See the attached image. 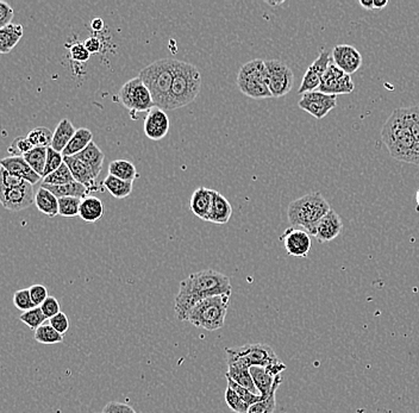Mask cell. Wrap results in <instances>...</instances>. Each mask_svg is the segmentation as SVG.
Returning a JSON list of instances; mask_svg holds the SVG:
<instances>
[{
	"label": "cell",
	"mask_w": 419,
	"mask_h": 413,
	"mask_svg": "<svg viewBox=\"0 0 419 413\" xmlns=\"http://www.w3.org/2000/svg\"><path fill=\"white\" fill-rule=\"evenodd\" d=\"M354 81L351 75L343 72L336 64L331 61L328 67L327 72L322 79V84L319 86L318 91L329 94V96H341V94H351L354 91Z\"/></svg>",
	"instance_id": "12"
},
{
	"label": "cell",
	"mask_w": 419,
	"mask_h": 413,
	"mask_svg": "<svg viewBox=\"0 0 419 413\" xmlns=\"http://www.w3.org/2000/svg\"><path fill=\"white\" fill-rule=\"evenodd\" d=\"M13 304L16 306V309L20 310V311H23V312H27L29 310L36 307L35 304H34L33 299H31L30 289H23L17 291V292L13 294Z\"/></svg>",
	"instance_id": "46"
},
{
	"label": "cell",
	"mask_w": 419,
	"mask_h": 413,
	"mask_svg": "<svg viewBox=\"0 0 419 413\" xmlns=\"http://www.w3.org/2000/svg\"><path fill=\"white\" fill-rule=\"evenodd\" d=\"M92 142L93 133H91V130L86 128L78 129L77 133L73 136L65 150L62 152V155L65 157H77L78 154L85 150Z\"/></svg>",
	"instance_id": "30"
},
{
	"label": "cell",
	"mask_w": 419,
	"mask_h": 413,
	"mask_svg": "<svg viewBox=\"0 0 419 413\" xmlns=\"http://www.w3.org/2000/svg\"><path fill=\"white\" fill-rule=\"evenodd\" d=\"M40 307L42 312L45 313L47 319H52V317H55L57 314L61 312L59 301H57V298L52 297V296H49L47 300Z\"/></svg>",
	"instance_id": "47"
},
{
	"label": "cell",
	"mask_w": 419,
	"mask_h": 413,
	"mask_svg": "<svg viewBox=\"0 0 419 413\" xmlns=\"http://www.w3.org/2000/svg\"><path fill=\"white\" fill-rule=\"evenodd\" d=\"M226 403L236 413H248L250 406L231 387H226Z\"/></svg>",
	"instance_id": "42"
},
{
	"label": "cell",
	"mask_w": 419,
	"mask_h": 413,
	"mask_svg": "<svg viewBox=\"0 0 419 413\" xmlns=\"http://www.w3.org/2000/svg\"><path fill=\"white\" fill-rule=\"evenodd\" d=\"M65 164L68 166L75 181L86 186L91 192L96 191L97 179L93 177L92 172L87 168V166L84 162H81L75 157H65Z\"/></svg>",
	"instance_id": "21"
},
{
	"label": "cell",
	"mask_w": 419,
	"mask_h": 413,
	"mask_svg": "<svg viewBox=\"0 0 419 413\" xmlns=\"http://www.w3.org/2000/svg\"><path fill=\"white\" fill-rule=\"evenodd\" d=\"M267 4L272 5V6H279L282 4V1H278V3H273V1H267Z\"/></svg>",
	"instance_id": "58"
},
{
	"label": "cell",
	"mask_w": 419,
	"mask_h": 413,
	"mask_svg": "<svg viewBox=\"0 0 419 413\" xmlns=\"http://www.w3.org/2000/svg\"><path fill=\"white\" fill-rule=\"evenodd\" d=\"M226 377L233 379L238 385L242 386L244 389H249L250 392L255 394H260L256 386H255L253 377L250 374L249 368L238 365H228V373Z\"/></svg>",
	"instance_id": "31"
},
{
	"label": "cell",
	"mask_w": 419,
	"mask_h": 413,
	"mask_svg": "<svg viewBox=\"0 0 419 413\" xmlns=\"http://www.w3.org/2000/svg\"><path fill=\"white\" fill-rule=\"evenodd\" d=\"M214 199V189L199 187L194 191L190 201V209L196 216L207 222Z\"/></svg>",
	"instance_id": "20"
},
{
	"label": "cell",
	"mask_w": 419,
	"mask_h": 413,
	"mask_svg": "<svg viewBox=\"0 0 419 413\" xmlns=\"http://www.w3.org/2000/svg\"><path fill=\"white\" fill-rule=\"evenodd\" d=\"M388 5V0H374L375 10H383Z\"/></svg>",
	"instance_id": "55"
},
{
	"label": "cell",
	"mask_w": 419,
	"mask_h": 413,
	"mask_svg": "<svg viewBox=\"0 0 419 413\" xmlns=\"http://www.w3.org/2000/svg\"><path fill=\"white\" fill-rule=\"evenodd\" d=\"M331 61H332V57H331L330 50H328L327 48L321 49L318 57L314 61V64H311L305 74H304L298 91L300 96L305 94V93L318 91L319 86L322 84L323 77L327 72Z\"/></svg>",
	"instance_id": "13"
},
{
	"label": "cell",
	"mask_w": 419,
	"mask_h": 413,
	"mask_svg": "<svg viewBox=\"0 0 419 413\" xmlns=\"http://www.w3.org/2000/svg\"><path fill=\"white\" fill-rule=\"evenodd\" d=\"M69 52H71V57H72L73 60L78 61V62H86V61L89 60V57H91L89 50L86 49L85 45L82 43L73 45L69 48Z\"/></svg>",
	"instance_id": "51"
},
{
	"label": "cell",
	"mask_w": 419,
	"mask_h": 413,
	"mask_svg": "<svg viewBox=\"0 0 419 413\" xmlns=\"http://www.w3.org/2000/svg\"><path fill=\"white\" fill-rule=\"evenodd\" d=\"M109 174L121 180L133 182L138 177V171L131 161L115 160L109 165Z\"/></svg>",
	"instance_id": "33"
},
{
	"label": "cell",
	"mask_w": 419,
	"mask_h": 413,
	"mask_svg": "<svg viewBox=\"0 0 419 413\" xmlns=\"http://www.w3.org/2000/svg\"><path fill=\"white\" fill-rule=\"evenodd\" d=\"M337 105V96H329L321 91L305 93L299 101V108L311 116L322 119Z\"/></svg>",
	"instance_id": "14"
},
{
	"label": "cell",
	"mask_w": 419,
	"mask_h": 413,
	"mask_svg": "<svg viewBox=\"0 0 419 413\" xmlns=\"http://www.w3.org/2000/svg\"><path fill=\"white\" fill-rule=\"evenodd\" d=\"M13 16H15L13 8L5 0H0V29L11 24Z\"/></svg>",
	"instance_id": "50"
},
{
	"label": "cell",
	"mask_w": 419,
	"mask_h": 413,
	"mask_svg": "<svg viewBox=\"0 0 419 413\" xmlns=\"http://www.w3.org/2000/svg\"><path fill=\"white\" fill-rule=\"evenodd\" d=\"M202 89V75L194 64L177 60L167 110H177L191 104Z\"/></svg>",
	"instance_id": "6"
},
{
	"label": "cell",
	"mask_w": 419,
	"mask_h": 413,
	"mask_svg": "<svg viewBox=\"0 0 419 413\" xmlns=\"http://www.w3.org/2000/svg\"><path fill=\"white\" fill-rule=\"evenodd\" d=\"M41 187H45V189H48L54 196H57V198L74 197L79 198V199H84V198L89 197V193L91 192L86 186L80 184V182H78V181L69 182V184H61V186L41 184Z\"/></svg>",
	"instance_id": "25"
},
{
	"label": "cell",
	"mask_w": 419,
	"mask_h": 413,
	"mask_svg": "<svg viewBox=\"0 0 419 413\" xmlns=\"http://www.w3.org/2000/svg\"><path fill=\"white\" fill-rule=\"evenodd\" d=\"M84 45L89 50V54H97L101 50V42L97 37H89L84 42Z\"/></svg>",
	"instance_id": "53"
},
{
	"label": "cell",
	"mask_w": 419,
	"mask_h": 413,
	"mask_svg": "<svg viewBox=\"0 0 419 413\" xmlns=\"http://www.w3.org/2000/svg\"><path fill=\"white\" fill-rule=\"evenodd\" d=\"M416 203H417V211H419V189L416 193Z\"/></svg>",
	"instance_id": "57"
},
{
	"label": "cell",
	"mask_w": 419,
	"mask_h": 413,
	"mask_svg": "<svg viewBox=\"0 0 419 413\" xmlns=\"http://www.w3.org/2000/svg\"><path fill=\"white\" fill-rule=\"evenodd\" d=\"M332 62L343 72L349 75L359 71L362 66L363 59L358 49L349 45H339L331 52Z\"/></svg>",
	"instance_id": "16"
},
{
	"label": "cell",
	"mask_w": 419,
	"mask_h": 413,
	"mask_svg": "<svg viewBox=\"0 0 419 413\" xmlns=\"http://www.w3.org/2000/svg\"><path fill=\"white\" fill-rule=\"evenodd\" d=\"M118 101H121L125 108L129 110L133 118V115L149 113L152 108H155L149 89H147V86L138 77L130 79L122 86L118 92Z\"/></svg>",
	"instance_id": "10"
},
{
	"label": "cell",
	"mask_w": 419,
	"mask_h": 413,
	"mask_svg": "<svg viewBox=\"0 0 419 413\" xmlns=\"http://www.w3.org/2000/svg\"><path fill=\"white\" fill-rule=\"evenodd\" d=\"M238 89L253 99L273 98L268 86L266 61L255 59L243 64L237 75Z\"/></svg>",
	"instance_id": "9"
},
{
	"label": "cell",
	"mask_w": 419,
	"mask_h": 413,
	"mask_svg": "<svg viewBox=\"0 0 419 413\" xmlns=\"http://www.w3.org/2000/svg\"><path fill=\"white\" fill-rule=\"evenodd\" d=\"M330 210V205L323 197L322 193L311 192L288 205L287 217L292 226H302L311 235L323 217Z\"/></svg>",
	"instance_id": "5"
},
{
	"label": "cell",
	"mask_w": 419,
	"mask_h": 413,
	"mask_svg": "<svg viewBox=\"0 0 419 413\" xmlns=\"http://www.w3.org/2000/svg\"><path fill=\"white\" fill-rule=\"evenodd\" d=\"M101 413H136L131 406L118 403V401H110L108 405L104 406Z\"/></svg>",
	"instance_id": "52"
},
{
	"label": "cell",
	"mask_w": 419,
	"mask_h": 413,
	"mask_svg": "<svg viewBox=\"0 0 419 413\" xmlns=\"http://www.w3.org/2000/svg\"><path fill=\"white\" fill-rule=\"evenodd\" d=\"M47 154H48V148H40L35 147L31 149L29 153L25 154L24 160L28 162L29 166L35 171V172L42 177L45 174V165H47Z\"/></svg>",
	"instance_id": "34"
},
{
	"label": "cell",
	"mask_w": 419,
	"mask_h": 413,
	"mask_svg": "<svg viewBox=\"0 0 419 413\" xmlns=\"http://www.w3.org/2000/svg\"><path fill=\"white\" fill-rule=\"evenodd\" d=\"M77 130L72 124V122L69 121L68 118H64L62 121L57 124L55 131H54V137H52V147L55 149L59 153H62L65 150L66 147L68 145L69 142L72 140L73 136L75 135Z\"/></svg>",
	"instance_id": "27"
},
{
	"label": "cell",
	"mask_w": 419,
	"mask_h": 413,
	"mask_svg": "<svg viewBox=\"0 0 419 413\" xmlns=\"http://www.w3.org/2000/svg\"><path fill=\"white\" fill-rule=\"evenodd\" d=\"M103 184H104L105 189L109 191L110 194L116 199H124V198L129 197L133 192V182L121 180L111 174L105 177Z\"/></svg>",
	"instance_id": "32"
},
{
	"label": "cell",
	"mask_w": 419,
	"mask_h": 413,
	"mask_svg": "<svg viewBox=\"0 0 419 413\" xmlns=\"http://www.w3.org/2000/svg\"><path fill=\"white\" fill-rule=\"evenodd\" d=\"M249 370L260 394L263 398L268 397L270 392H272V389L274 387L277 377L279 375L275 377L265 367H250Z\"/></svg>",
	"instance_id": "28"
},
{
	"label": "cell",
	"mask_w": 419,
	"mask_h": 413,
	"mask_svg": "<svg viewBox=\"0 0 419 413\" xmlns=\"http://www.w3.org/2000/svg\"><path fill=\"white\" fill-rule=\"evenodd\" d=\"M226 382H228V386L234 389L235 392L242 398L243 400L246 401L248 405L251 406L261 401L263 399L261 394H255L253 392H250L249 389H244L241 385H238L237 382H235L233 379H230L229 377H226Z\"/></svg>",
	"instance_id": "43"
},
{
	"label": "cell",
	"mask_w": 419,
	"mask_h": 413,
	"mask_svg": "<svg viewBox=\"0 0 419 413\" xmlns=\"http://www.w3.org/2000/svg\"><path fill=\"white\" fill-rule=\"evenodd\" d=\"M281 382L282 377L279 375L270 396L263 398L261 401H258L254 405L250 406L248 413H274L275 407H277V398H275V396H277V391H278L279 386L281 385Z\"/></svg>",
	"instance_id": "35"
},
{
	"label": "cell",
	"mask_w": 419,
	"mask_h": 413,
	"mask_svg": "<svg viewBox=\"0 0 419 413\" xmlns=\"http://www.w3.org/2000/svg\"><path fill=\"white\" fill-rule=\"evenodd\" d=\"M27 137H28V140L31 142L34 147L49 148L52 145L54 133L50 129L45 128V126H37V128L30 130Z\"/></svg>",
	"instance_id": "37"
},
{
	"label": "cell",
	"mask_w": 419,
	"mask_h": 413,
	"mask_svg": "<svg viewBox=\"0 0 419 413\" xmlns=\"http://www.w3.org/2000/svg\"><path fill=\"white\" fill-rule=\"evenodd\" d=\"M64 164H65V157L62 155V153H59L55 149L49 147L48 154H47V165H45L43 177H48L49 174L57 171Z\"/></svg>",
	"instance_id": "45"
},
{
	"label": "cell",
	"mask_w": 419,
	"mask_h": 413,
	"mask_svg": "<svg viewBox=\"0 0 419 413\" xmlns=\"http://www.w3.org/2000/svg\"><path fill=\"white\" fill-rule=\"evenodd\" d=\"M279 240L285 245L287 254L293 257H307L312 247L310 233L295 226L287 228Z\"/></svg>",
	"instance_id": "15"
},
{
	"label": "cell",
	"mask_w": 419,
	"mask_h": 413,
	"mask_svg": "<svg viewBox=\"0 0 419 413\" xmlns=\"http://www.w3.org/2000/svg\"><path fill=\"white\" fill-rule=\"evenodd\" d=\"M233 215V206L224 196L214 189V199L207 222L214 224H226Z\"/></svg>",
	"instance_id": "22"
},
{
	"label": "cell",
	"mask_w": 419,
	"mask_h": 413,
	"mask_svg": "<svg viewBox=\"0 0 419 413\" xmlns=\"http://www.w3.org/2000/svg\"><path fill=\"white\" fill-rule=\"evenodd\" d=\"M222 294L231 296V284L226 274L219 273L214 269L191 274L190 277L180 282L174 305L175 316L179 321H187L191 311L198 303Z\"/></svg>",
	"instance_id": "1"
},
{
	"label": "cell",
	"mask_w": 419,
	"mask_h": 413,
	"mask_svg": "<svg viewBox=\"0 0 419 413\" xmlns=\"http://www.w3.org/2000/svg\"><path fill=\"white\" fill-rule=\"evenodd\" d=\"M360 5L366 10H374V0H368V1H360Z\"/></svg>",
	"instance_id": "56"
},
{
	"label": "cell",
	"mask_w": 419,
	"mask_h": 413,
	"mask_svg": "<svg viewBox=\"0 0 419 413\" xmlns=\"http://www.w3.org/2000/svg\"><path fill=\"white\" fill-rule=\"evenodd\" d=\"M34 184L1 168V189L0 201L5 209L18 212L35 204Z\"/></svg>",
	"instance_id": "8"
},
{
	"label": "cell",
	"mask_w": 419,
	"mask_h": 413,
	"mask_svg": "<svg viewBox=\"0 0 419 413\" xmlns=\"http://www.w3.org/2000/svg\"><path fill=\"white\" fill-rule=\"evenodd\" d=\"M49 323L52 325L54 329L57 330V333L61 335H65L69 329V319L67 314L64 312H60L55 317L49 319Z\"/></svg>",
	"instance_id": "49"
},
{
	"label": "cell",
	"mask_w": 419,
	"mask_h": 413,
	"mask_svg": "<svg viewBox=\"0 0 419 413\" xmlns=\"http://www.w3.org/2000/svg\"><path fill=\"white\" fill-rule=\"evenodd\" d=\"M75 157L79 159L81 162H84L87 166V168L92 172L93 177L98 179V177L101 175V169H103L105 154L94 142L89 143V147L85 150H82L80 154H78Z\"/></svg>",
	"instance_id": "23"
},
{
	"label": "cell",
	"mask_w": 419,
	"mask_h": 413,
	"mask_svg": "<svg viewBox=\"0 0 419 413\" xmlns=\"http://www.w3.org/2000/svg\"><path fill=\"white\" fill-rule=\"evenodd\" d=\"M403 113L407 124L411 129L412 135H413V138H415L419 154V106L403 108Z\"/></svg>",
	"instance_id": "41"
},
{
	"label": "cell",
	"mask_w": 419,
	"mask_h": 413,
	"mask_svg": "<svg viewBox=\"0 0 419 413\" xmlns=\"http://www.w3.org/2000/svg\"><path fill=\"white\" fill-rule=\"evenodd\" d=\"M104 211L103 201L99 198L89 196L81 201L79 217L86 223H96L104 216Z\"/></svg>",
	"instance_id": "24"
},
{
	"label": "cell",
	"mask_w": 419,
	"mask_h": 413,
	"mask_svg": "<svg viewBox=\"0 0 419 413\" xmlns=\"http://www.w3.org/2000/svg\"><path fill=\"white\" fill-rule=\"evenodd\" d=\"M383 143L395 160L419 166V154L411 129L404 117L403 108H397L381 130Z\"/></svg>",
	"instance_id": "2"
},
{
	"label": "cell",
	"mask_w": 419,
	"mask_h": 413,
	"mask_svg": "<svg viewBox=\"0 0 419 413\" xmlns=\"http://www.w3.org/2000/svg\"><path fill=\"white\" fill-rule=\"evenodd\" d=\"M230 294L214 296L198 303L189 316V321L196 328L207 331L222 329L229 307Z\"/></svg>",
	"instance_id": "7"
},
{
	"label": "cell",
	"mask_w": 419,
	"mask_h": 413,
	"mask_svg": "<svg viewBox=\"0 0 419 413\" xmlns=\"http://www.w3.org/2000/svg\"><path fill=\"white\" fill-rule=\"evenodd\" d=\"M75 179L73 177L72 172L68 166L64 164L60 168L55 172L49 174L48 177H43L41 184H52V186H61V184L74 182Z\"/></svg>",
	"instance_id": "38"
},
{
	"label": "cell",
	"mask_w": 419,
	"mask_h": 413,
	"mask_svg": "<svg viewBox=\"0 0 419 413\" xmlns=\"http://www.w3.org/2000/svg\"><path fill=\"white\" fill-rule=\"evenodd\" d=\"M29 289H30V296H31V299H33L34 304L36 307L42 305L47 300V298L49 297L48 289H45V286L33 285Z\"/></svg>",
	"instance_id": "48"
},
{
	"label": "cell",
	"mask_w": 419,
	"mask_h": 413,
	"mask_svg": "<svg viewBox=\"0 0 419 413\" xmlns=\"http://www.w3.org/2000/svg\"><path fill=\"white\" fill-rule=\"evenodd\" d=\"M23 34H24L23 27L20 24L11 23V24L0 29V52L8 54V52H13V48L22 40Z\"/></svg>",
	"instance_id": "26"
},
{
	"label": "cell",
	"mask_w": 419,
	"mask_h": 413,
	"mask_svg": "<svg viewBox=\"0 0 419 413\" xmlns=\"http://www.w3.org/2000/svg\"><path fill=\"white\" fill-rule=\"evenodd\" d=\"M91 27H92L94 31H101L104 29V22L101 18H93L91 22Z\"/></svg>",
	"instance_id": "54"
},
{
	"label": "cell",
	"mask_w": 419,
	"mask_h": 413,
	"mask_svg": "<svg viewBox=\"0 0 419 413\" xmlns=\"http://www.w3.org/2000/svg\"><path fill=\"white\" fill-rule=\"evenodd\" d=\"M35 341L41 345H57L64 341V335L57 333L50 323L45 321V324L41 325L40 328L35 331Z\"/></svg>",
	"instance_id": "36"
},
{
	"label": "cell",
	"mask_w": 419,
	"mask_h": 413,
	"mask_svg": "<svg viewBox=\"0 0 419 413\" xmlns=\"http://www.w3.org/2000/svg\"><path fill=\"white\" fill-rule=\"evenodd\" d=\"M35 205L41 212L45 213L50 218H54L59 215V198L45 187H40L37 191L35 196Z\"/></svg>",
	"instance_id": "29"
},
{
	"label": "cell",
	"mask_w": 419,
	"mask_h": 413,
	"mask_svg": "<svg viewBox=\"0 0 419 413\" xmlns=\"http://www.w3.org/2000/svg\"><path fill=\"white\" fill-rule=\"evenodd\" d=\"M81 201L79 198H59V215L66 218L79 216Z\"/></svg>",
	"instance_id": "39"
},
{
	"label": "cell",
	"mask_w": 419,
	"mask_h": 413,
	"mask_svg": "<svg viewBox=\"0 0 419 413\" xmlns=\"http://www.w3.org/2000/svg\"><path fill=\"white\" fill-rule=\"evenodd\" d=\"M35 148L28 137H17L13 140L11 145L8 147V152L10 157H24L31 149Z\"/></svg>",
	"instance_id": "44"
},
{
	"label": "cell",
	"mask_w": 419,
	"mask_h": 413,
	"mask_svg": "<svg viewBox=\"0 0 419 413\" xmlns=\"http://www.w3.org/2000/svg\"><path fill=\"white\" fill-rule=\"evenodd\" d=\"M20 321H23L30 329L36 331L41 325L45 324L47 317L38 306V307H34V309L29 310L27 312H23V314H20Z\"/></svg>",
	"instance_id": "40"
},
{
	"label": "cell",
	"mask_w": 419,
	"mask_h": 413,
	"mask_svg": "<svg viewBox=\"0 0 419 413\" xmlns=\"http://www.w3.org/2000/svg\"><path fill=\"white\" fill-rule=\"evenodd\" d=\"M177 64L175 59H161L147 66L138 74L142 82L149 89L155 106L162 110H167L168 106Z\"/></svg>",
	"instance_id": "3"
},
{
	"label": "cell",
	"mask_w": 419,
	"mask_h": 413,
	"mask_svg": "<svg viewBox=\"0 0 419 413\" xmlns=\"http://www.w3.org/2000/svg\"><path fill=\"white\" fill-rule=\"evenodd\" d=\"M226 353L228 365H243L247 368L265 367L275 377L281 375L287 368L270 345L253 343L238 348H226Z\"/></svg>",
	"instance_id": "4"
},
{
	"label": "cell",
	"mask_w": 419,
	"mask_h": 413,
	"mask_svg": "<svg viewBox=\"0 0 419 413\" xmlns=\"http://www.w3.org/2000/svg\"><path fill=\"white\" fill-rule=\"evenodd\" d=\"M266 67L272 96L281 98L288 94L295 86V74L292 69L279 60H267Z\"/></svg>",
	"instance_id": "11"
},
{
	"label": "cell",
	"mask_w": 419,
	"mask_h": 413,
	"mask_svg": "<svg viewBox=\"0 0 419 413\" xmlns=\"http://www.w3.org/2000/svg\"><path fill=\"white\" fill-rule=\"evenodd\" d=\"M1 168L6 169L10 174L15 177H20L23 180L28 181L31 184H38V181L42 180L35 171H34L28 162L24 160L23 157H5L0 162Z\"/></svg>",
	"instance_id": "19"
},
{
	"label": "cell",
	"mask_w": 419,
	"mask_h": 413,
	"mask_svg": "<svg viewBox=\"0 0 419 413\" xmlns=\"http://www.w3.org/2000/svg\"><path fill=\"white\" fill-rule=\"evenodd\" d=\"M170 122L167 116L165 110L162 108H152L149 113H147L143 123V130H145V136L153 140H160L167 136L170 131Z\"/></svg>",
	"instance_id": "17"
},
{
	"label": "cell",
	"mask_w": 419,
	"mask_h": 413,
	"mask_svg": "<svg viewBox=\"0 0 419 413\" xmlns=\"http://www.w3.org/2000/svg\"><path fill=\"white\" fill-rule=\"evenodd\" d=\"M342 230L343 222L341 217L339 213L331 209L314 228L311 236L316 237V240L319 243H327V242L334 241L336 237H339Z\"/></svg>",
	"instance_id": "18"
}]
</instances>
